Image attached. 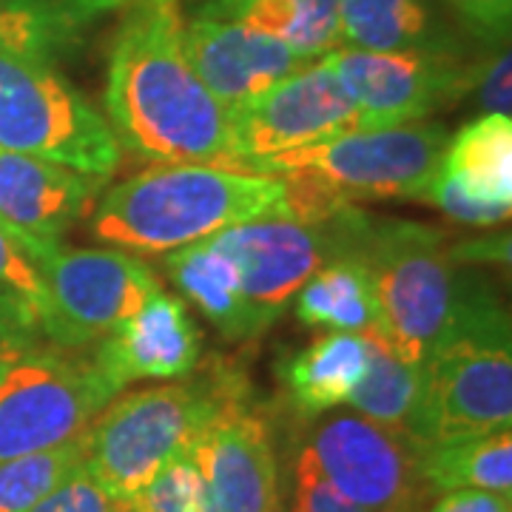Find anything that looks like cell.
I'll return each instance as SVG.
<instances>
[{"instance_id": "3957f363", "label": "cell", "mask_w": 512, "mask_h": 512, "mask_svg": "<svg viewBox=\"0 0 512 512\" xmlns=\"http://www.w3.org/2000/svg\"><path fill=\"white\" fill-rule=\"evenodd\" d=\"M512 424L510 316L481 279H461L439 345L421 365L413 439L424 447Z\"/></svg>"}, {"instance_id": "f546056e", "label": "cell", "mask_w": 512, "mask_h": 512, "mask_svg": "<svg viewBox=\"0 0 512 512\" xmlns=\"http://www.w3.org/2000/svg\"><path fill=\"white\" fill-rule=\"evenodd\" d=\"M29 512H126V504L106 493L92 473L80 467Z\"/></svg>"}, {"instance_id": "2e32d148", "label": "cell", "mask_w": 512, "mask_h": 512, "mask_svg": "<svg viewBox=\"0 0 512 512\" xmlns=\"http://www.w3.org/2000/svg\"><path fill=\"white\" fill-rule=\"evenodd\" d=\"M200 356V330L188 316V305L160 288L140 311L100 339L92 359L100 373L123 390L140 379H185L200 365Z\"/></svg>"}, {"instance_id": "836d02e7", "label": "cell", "mask_w": 512, "mask_h": 512, "mask_svg": "<svg viewBox=\"0 0 512 512\" xmlns=\"http://www.w3.org/2000/svg\"><path fill=\"white\" fill-rule=\"evenodd\" d=\"M473 89H476L478 94L481 114H507V117H510V55L501 52V55H495L487 66H478V77Z\"/></svg>"}, {"instance_id": "4dcf8cb0", "label": "cell", "mask_w": 512, "mask_h": 512, "mask_svg": "<svg viewBox=\"0 0 512 512\" xmlns=\"http://www.w3.org/2000/svg\"><path fill=\"white\" fill-rule=\"evenodd\" d=\"M293 512H365L330 487L311 453L302 447L293 467Z\"/></svg>"}, {"instance_id": "ac0fdd59", "label": "cell", "mask_w": 512, "mask_h": 512, "mask_svg": "<svg viewBox=\"0 0 512 512\" xmlns=\"http://www.w3.org/2000/svg\"><path fill=\"white\" fill-rule=\"evenodd\" d=\"M342 46L461 57V37L433 0H339Z\"/></svg>"}, {"instance_id": "e0dca14e", "label": "cell", "mask_w": 512, "mask_h": 512, "mask_svg": "<svg viewBox=\"0 0 512 512\" xmlns=\"http://www.w3.org/2000/svg\"><path fill=\"white\" fill-rule=\"evenodd\" d=\"M100 180L63 165L0 148V220L43 254L60 248L63 234L86 211Z\"/></svg>"}, {"instance_id": "8992f818", "label": "cell", "mask_w": 512, "mask_h": 512, "mask_svg": "<svg viewBox=\"0 0 512 512\" xmlns=\"http://www.w3.org/2000/svg\"><path fill=\"white\" fill-rule=\"evenodd\" d=\"M450 131L439 123L348 128L237 168L271 177H305L350 200H419L439 171Z\"/></svg>"}, {"instance_id": "d6a6232c", "label": "cell", "mask_w": 512, "mask_h": 512, "mask_svg": "<svg viewBox=\"0 0 512 512\" xmlns=\"http://www.w3.org/2000/svg\"><path fill=\"white\" fill-rule=\"evenodd\" d=\"M35 330H40L35 316L18 299L0 293V376L29 350H35Z\"/></svg>"}, {"instance_id": "ffe728a7", "label": "cell", "mask_w": 512, "mask_h": 512, "mask_svg": "<svg viewBox=\"0 0 512 512\" xmlns=\"http://www.w3.org/2000/svg\"><path fill=\"white\" fill-rule=\"evenodd\" d=\"M165 274L183 293V302L197 305L225 339H251L259 333L234 262L211 239L168 251Z\"/></svg>"}, {"instance_id": "6da1fadb", "label": "cell", "mask_w": 512, "mask_h": 512, "mask_svg": "<svg viewBox=\"0 0 512 512\" xmlns=\"http://www.w3.org/2000/svg\"><path fill=\"white\" fill-rule=\"evenodd\" d=\"M109 126L120 148L151 163L231 165V117L183 52L174 0L126 12L109 57Z\"/></svg>"}, {"instance_id": "5b68a950", "label": "cell", "mask_w": 512, "mask_h": 512, "mask_svg": "<svg viewBox=\"0 0 512 512\" xmlns=\"http://www.w3.org/2000/svg\"><path fill=\"white\" fill-rule=\"evenodd\" d=\"M228 393V384L174 382L114 396L86 427L83 467L126 504L168 461L185 453Z\"/></svg>"}, {"instance_id": "d6986e66", "label": "cell", "mask_w": 512, "mask_h": 512, "mask_svg": "<svg viewBox=\"0 0 512 512\" xmlns=\"http://www.w3.org/2000/svg\"><path fill=\"white\" fill-rule=\"evenodd\" d=\"M128 0H0V52L52 66Z\"/></svg>"}, {"instance_id": "603a6c76", "label": "cell", "mask_w": 512, "mask_h": 512, "mask_svg": "<svg viewBox=\"0 0 512 512\" xmlns=\"http://www.w3.org/2000/svg\"><path fill=\"white\" fill-rule=\"evenodd\" d=\"M200 15L237 20L288 40L305 60H319L342 46L339 0H208Z\"/></svg>"}, {"instance_id": "8d00e7d4", "label": "cell", "mask_w": 512, "mask_h": 512, "mask_svg": "<svg viewBox=\"0 0 512 512\" xmlns=\"http://www.w3.org/2000/svg\"><path fill=\"white\" fill-rule=\"evenodd\" d=\"M126 512H128V510H126Z\"/></svg>"}, {"instance_id": "52a82bcc", "label": "cell", "mask_w": 512, "mask_h": 512, "mask_svg": "<svg viewBox=\"0 0 512 512\" xmlns=\"http://www.w3.org/2000/svg\"><path fill=\"white\" fill-rule=\"evenodd\" d=\"M0 148L100 183L123 157L109 120L57 69L6 52H0Z\"/></svg>"}, {"instance_id": "f1b7e54d", "label": "cell", "mask_w": 512, "mask_h": 512, "mask_svg": "<svg viewBox=\"0 0 512 512\" xmlns=\"http://www.w3.org/2000/svg\"><path fill=\"white\" fill-rule=\"evenodd\" d=\"M43 254L37 245L0 220V293L18 299L40 325L46 311V285H43ZM43 333V330H40Z\"/></svg>"}, {"instance_id": "7c38bea8", "label": "cell", "mask_w": 512, "mask_h": 512, "mask_svg": "<svg viewBox=\"0 0 512 512\" xmlns=\"http://www.w3.org/2000/svg\"><path fill=\"white\" fill-rule=\"evenodd\" d=\"M325 63L356 106V128L421 123L473 92L478 77V66H467L464 57L365 52L350 46L333 49Z\"/></svg>"}, {"instance_id": "277c9868", "label": "cell", "mask_w": 512, "mask_h": 512, "mask_svg": "<svg viewBox=\"0 0 512 512\" xmlns=\"http://www.w3.org/2000/svg\"><path fill=\"white\" fill-rule=\"evenodd\" d=\"M444 239L439 228L370 220L356 208L342 222V254L362 265L373 302L365 336L413 365L439 345L456 302V259Z\"/></svg>"}, {"instance_id": "484cf974", "label": "cell", "mask_w": 512, "mask_h": 512, "mask_svg": "<svg viewBox=\"0 0 512 512\" xmlns=\"http://www.w3.org/2000/svg\"><path fill=\"white\" fill-rule=\"evenodd\" d=\"M367 342H370L367 370L353 387L348 404L365 419L413 436L421 402V365L393 356L370 336Z\"/></svg>"}, {"instance_id": "7402d4cb", "label": "cell", "mask_w": 512, "mask_h": 512, "mask_svg": "<svg viewBox=\"0 0 512 512\" xmlns=\"http://www.w3.org/2000/svg\"><path fill=\"white\" fill-rule=\"evenodd\" d=\"M439 174L464 194L490 205L512 208V120L481 114L450 137Z\"/></svg>"}, {"instance_id": "4316f807", "label": "cell", "mask_w": 512, "mask_h": 512, "mask_svg": "<svg viewBox=\"0 0 512 512\" xmlns=\"http://www.w3.org/2000/svg\"><path fill=\"white\" fill-rule=\"evenodd\" d=\"M83 433L55 450L0 461V512H29L37 501L74 476L86 461Z\"/></svg>"}, {"instance_id": "8fae6325", "label": "cell", "mask_w": 512, "mask_h": 512, "mask_svg": "<svg viewBox=\"0 0 512 512\" xmlns=\"http://www.w3.org/2000/svg\"><path fill=\"white\" fill-rule=\"evenodd\" d=\"M348 208L330 220L262 217L231 225L211 237L234 262L259 333L282 316L308 276L342 254V220Z\"/></svg>"}, {"instance_id": "30bf717a", "label": "cell", "mask_w": 512, "mask_h": 512, "mask_svg": "<svg viewBox=\"0 0 512 512\" xmlns=\"http://www.w3.org/2000/svg\"><path fill=\"white\" fill-rule=\"evenodd\" d=\"M305 450L330 487L365 512H419L430 493L421 476L424 444L359 413L319 421Z\"/></svg>"}, {"instance_id": "83f0119b", "label": "cell", "mask_w": 512, "mask_h": 512, "mask_svg": "<svg viewBox=\"0 0 512 512\" xmlns=\"http://www.w3.org/2000/svg\"><path fill=\"white\" fill-rule=\"evenodd\" d=\"M128 512H217L211 487L191 447L168 461L143 490L126 501Z\"/></svg>"}, {"instance_id": "e575fe53", "label": "cell", "mask_w": 512, "mask_h": 512, "mask_svg": "<svg viewBox=\"0 0 512 512\" xmlns=\"http://www.w3.org/2000/svg\"><path fill=\"white\" fill-rule=\"evenodd\" d=\"M430 512H512L510 495L487 490H453L444 493Z\"/></svg>"}, {"instance_id": "d590c367", "label": "cell", "mask_w": 512, "mask_h": 512, "mask_svg": "<svg viewBox=\"0 0 512 512\" xmlns=\"http://www.w3.org/2000/svg\"><path fill=\"white\" fill-rule=\"evenodd\" d=\"M265 512H293L291 507H285V504H282V501H279V498H276L274 504H271V507H268V510Z\"/></svg>"}, {"instance_id": "d4e9b609", "label": "cell", "mask_w": 512, "mask_h": 512, "mask_svg": "<svg viewBox=\"0 0 512 512\" xmlns=\"http://www.w3.org/2000/svg\"><path fill=\"white\" fill-rule=\"evenodd\" d=\"M296 316L308 328L330 333H367L373 325V302L362 265L339 254L322 265L296 291Z\"/></svg>"}, {"instance_id": "ba28073f", "label": "cell", "mask_w": 512, "mask_h": 512, "mask_svg": "<svg viewBox=\"0 0 512 512\" xmlns=\"http://www.w3.org/2000/svg\"><path fill=\"white\" fill-rule=\"evenodd\" d=\"M117 393L89 356L29 350L0 376V461L77 439Z\"/></svg>"}, {"instance_id": "7a4b0ae2", "label": "cell", "mask_w": 512, "mask_h": 512, "mask_svg": "<svg viewBox=\"0 0 512 512\" xmlns=\"http://www.w3.org/2000/svg\"><path fill=\"white\" fill-rule=\"evenodd\" d=\"M296 217L285 177L214 163H165L109 188L89 231L137 254H168L239 222Z\"/></svg>"}, {"instance_id": "9a60e30c", "label": "cell", "mask_w": 512, "mask_h": 512, "mask_svg": "<svg viewBox=\"0 0 512 512\" xmlns=\"http://www.w3.org/2000/svg\"><path fill=\"white\" fill-rule=\"evenodd\" d=\"M217 512H265L276 498L274 444L265 421L225 393L191 444Z\"/></svg>"}, {"instance_id": "9c48e42d", "label": "cell", "mask_w": 512, "mask_h": 512, "mask_svg": "<svg viewBox=\"0 0 512 512\" xmlns=\"http://www.w3.org/2000/svg\"><path fill=\"white\" fill-rule=\"evenodd\" d=\"M46 311L40 330L57 348H86L137 313L160 282L120 248H55L43 259Z\"/></svg>"}, {"instance_id": "44dd1931", "label": "cell", "mask_w": 512, "mask_h": 512, "mask_svg": "<svg viewBox=\"0 0 512 512\" xmlns=\"http://www.w3.org/2000/svg\"><path fill=\"white\" fill-rule=\"evenodd\" d=\"M370 342L365 333H328L282 362L279 379L293 407L305 416H322L348 396L367 370Z\"/></svg>"}, {"instance_id": "4fadbf2b", "label": "cell", "mask_w": 512, "mask_h": 512, "mask_svg": "<svg viewBox=\"0 0 512 512\" xmlns=\"http://www.w3.org/2000/svg\"><path fill=\"white\" fill-rule=\"evenodd\" d=\"M231 165L274 157L330 134L356 128V106L325 57L228 111Z\"/></svg>"}, {"instance_id": "cb8c5ba5", "label": "cell", "mask_w": 512, "mask_h": 512, "mask_svg": "<svg viewBox=\"0 0 512 512\" xmlns=\"http://www.w3.org/2000/svg\"><path fill=\"white\" fill-rule=\"evenodd\" d=\"M421 476L430 490L512 493V433L498 430L473 439L441 441L421 453Z\"/></svg>"}, {"instance_id": "1f68e13d", "label": "cell", "mask_w": 512, "mask_h": 512, "mask_svg": "<svg viewBox=\"0 0 512 512\" xmlns=\"http://www.w3.org/2000/svg\"><path fill=\"white\" fill-rule=\"evenodd\" d=\"M478 43L501 46L510 35L512 0H441Z\"/></svg>"}, {"instance_id": "5bb4252c", "label": "cell", "mask_w": 512, "mask_h": 512, "mask_svg": "<svg viewBox=\"0 0 512 512\" xmlns=\"http://www.w3.org/2000/svg\"><path fill=\"white\" fill-rule=\"evenodd\" d=\"M183 52L202 86L228 111L313 63L268 32L205 15L183 26Z\"/></svg>"}]
</instances>
